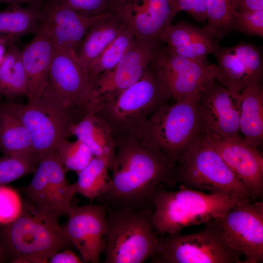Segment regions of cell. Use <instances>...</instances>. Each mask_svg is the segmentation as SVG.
I'll return each instance as SVG.
<instances>
[{"instance_id": "obj_30", "label": "cell", "mask_w": 263, "mask_h": 263, "mask_svg": "<svg viewBox=\"0 0 263 263\" xmlns=\"http://www.w3.org/2000/svg\"><path fill=\"white\" fill-rule=\"evenodd\" d=\"M134 38L133 30L129 24L88 67L89 72L95 80L98 75L111 70L117 64Z\"/></svg>"}, {"instance_id": "obj_22", "label": "cell", "mask_w": 263, "mask_h": 263, "mask_svg": "<svg viewBox=\"0 0 263 263\" xmlns=\"http://www.w3.org/2000/svg\"><path fill=\"white\" fill-rule=\"evenodd\" d=\"M159 41L166 43L180 56L200 61H207V56L213 55L220 46L218 40L204 27L185 21L171 24L161 35Z\"/></svg>"}, {"instance_id": "obj_42", "label": "cell", "mask_w": 263, "mask_h": 263, "mask_svg": "<svg viewBox=\"0 0 263 263\" xmlns=\"http://www.w3.org/2000/svg\"><path fill=\"white\" fill-rule=\"evenodd\" d=\"M138 0H111V4L114 11H116L123 8L126 5L132 3Z\"/></svg>"}, {"instance_id": "obj_36", "label": "cell", "mask_w": 263, "mask_h": 263, "mask_svg": "<svg viewBox=\"0 0 263 263\" xmlns=\"http://www.w3.org/2000/svg\"><path fill=\"white\" fill-rule=\"evenodd\" d=\"M57 3L80 14L95 16L114 11L111 0H56Z\"/></svg>"}, {"instance_id": "obj_28", "label": "cell", "mask_w": 263, "mask_h": 263, "mask_svg": "<svg viewBox=\"0 0 263 263\" xmlns=\"http://www.w3.org/2000/svg\"><path fill=\"white\" fill-rule=\"evenodd\" d=\"M27 88L21 50L13 44L8 47L0 66V95L9 98L26 95Z\"/></svg>"}, {"instance_id": "obj_21", "label": "cell", "mask_w": 263, "mask_h": 263, "mask_svg": "<svg viewBox=\"0 0 263 263\" xmlns=\"http://www.w3.org/2000/svg\"><path fill=\"white\" fill-rule=\"evenodd\" d=\"M118 10L129 19L135 38L156 42L175 16L171 0H138Z\"/></svg>"}, {"instance_id": "obj_38", "label": "cell", "mask_w": 263, "mask_h": 263, "mask_svg": "<svg viewBox=\"0 0 263 263\" xmlns=\"http://www.w3.org/2000/svg\"><path fill=\"white\" fill-rule=\"evenodd\" d=\"M49 263H81L82 261L74 252L69 250H65L54 254L49 259Z\"/></svg>"}, {"instance_id": "obj_11", "label": "cell", "mask_w": 263, "mask_h": 263, "mask_svg": "<svg viewBox=\"0 0 263 263\" xmlns=\"http://www.w3.org/2000/svg\"><path fill=\"white\" fill-rule=\"evenodd\" d=\"M213 222L226 244L244 256L242 263L263 262V201L242 199Z\"/></svg>"}, {"instance_id": "obj_34", "label": "cell", "mask_w": 263, "mask_h": 263, "mask_svg": "<svg viewBox=\"0 0 263 263\" xmlns=\"http://www.w3.org/2000/svg\"><path fill=\"white\" fill-rule=\"evenodd\" d=\"M23 208L19 194L12 188L0 185V224L7 225L15 221Z\"/></svg>"}, {"instance_id": "obj_12", "label": "cell", "mask_w": 263, "mask_h": 263, "mask_svg": "<svg viewBox=\"0 0 263 263\" xmlns=\"http://www.w3.org/2000/svg\"><path fill=\"white\" fill-rule=\"evenodd\" d=\"M150 66L173 102L203 90L216 78L215 64L182 56L167 46L157 47Z\"/></svg>"}, {"instance_id": "obj_15", "label": "cell", "mask_w": 263, "mask_h": 263, "mask_svg": "<svg viewBox=\"0 0 263 263\" xmlns=\"http://www.w3.org/2000/svg\"><path fill=\"white\" fill-rule=\"evenodd\" d=\"M159 45V42L143 40L135 37L130 47L117 64L96 77L95 86L101 106L141 78Z\"/></svg>"}, {"instance_id": "obj_8", "label": "cell", "mask_w": 263, "mask_h": 263, "mask_svg": "<svg viewBox=\"0 0 263 263\" xmlns=\"http://www.w3.org/2000/svg\"><path fill=\"white\" fill-rule=\"evenodd\" d=\"M200 91L159 107L140 131L175 165L200 135L197 102Z\"/></svg>"}, {"instance_id": "obj_32", "label": "cell", "mask_w": 263, "mask_h": 263, "mask_svg": "<svg viewBox=\"0 0 263 263\" xmlns=\"http://www.w3.org/2000/svg\"><path fill=\"white\" fill-rule=\"evenodd\" d=\"M55 152L65 170L76 173L84 168L94 157L89 148L77 139L73 142L67 139H62Z\"/></svg>"}, {"instance_id": "obj_18", "label": "cell", "mask_w": 263, "mask_h": 263, "mask_svg": "<svg viewBox=\"0 0 263 263\" xmlns=\"http://www.w3.org/2000/svg\"><path fill=\"white\" fill-rule=\"evenodd\" d=\"M207 137L229 169L248 189L251 198L262 196L263 158L257 148L247 144L241 137L222 139Z\"/></svg>"}, {"instance_id": "obj_37", "label": "cell", "mask_w": 263, "mask_h": 263, "mask_svg": "<svg viewBox=\"0 0 263 263\" xmlns=\"http://www.w3.org/2000/svg\"><path fill=\"white\" fill-rule=\"evenodd\" d=\"M173 13L185 11L197 22L206 20L207 0H171Z\"/></svg>"}, {"instance_id": "obj_2", "label": "cell", "mask_w": 263, "mask_h": 263, "mask_svg": "<svg viewBox=\"0 0 263 263\" xmlns=\"http://www.w3.org/2000/svg\"><path fill=\"white\" fill-rule=\"evenodd\" d=\"M30 103L53 113L71 128L101 106L94 78L75 51L62 48H55L43 93Z\"/></svg>"}, {"instance_id": "obj_44", "label": "cell", "mask_w": 263, "mask_h": 263, "mask_svg": "<svg viewBox=\"0 0 263 263\" xmlns=\"http://www.w3.org/2000/svg\"></svg>"}, {"instance_id": "obj_31", "label": "cell", "mask_w": 263, "mask_h": 263, "mask_svg": "<svg viewBox=\"0 0 263 263\" xmlns=\"http://www.w3.org/2000/svg\"><path fill=\"white\" fill-rule=\"evenodd\" d=\"M235 9L232 0H207L204 28L218 41L227 34L237 31Z\"/></svg>"}, {"instance_id": "obj_35", "label": "cell", "mask_w": 263, "mask_h": 263, "mask_svg": "<svg viewBox=\"0 0 263 263\" xmlns=\"http://www.w3.org/2000/svg\"><path fill=\"white\" fill-rule=\"evenodd\" d=\"M237 31L250 36L263 37V10H235Z\"/></svg>"}, {"instance_id": "obj_43", "label": "cell", "mask_w": 263, "mask_h": 263, "mask_svg": "<svg viewBox=\"0 0 263 263\" xmlns=\"http://www.w3.org/2000/svg\"><path fill=\"white\" fill-rule=\"evenodd\" d=\"M6 255V253L5 249L2 244L0 243V263H1L5 260Z\"/></svg>"}, {"instance_id": "obj_7", "label": "cell", "mask_w": 263, "mask_h": 263, "mask_svg": "<svg viewBox=\"0 0 263 263\" xmlns=\"http://www.w3.org/2000/svg\"><path fill=\"white\" fill-rule=\"evenodd\" d=\"M169 98L150 65L141 78L103 104L96 113L113 138L139 132L151 115Z\"/></svg>"}, {"instance_id": "obj_9", "label": "cell", "mask_w": 263, "mask_h": 263, "mask_svg": "<svg viewBox=\"0 0 263 263\" xmlns=\"http://www.w3.org/2000/svg\"><path fill=\"white\" fill-rule=\"evenodd\" d=\"M198 232H179L159 238L155 252L150 258L157 263H242V255L231 249L220 235L213 220L205 223Z\"/></svg>"}, {"instance_id": "obj_20", "label": "cell", "mask_w": 263, "mask_h": 263, "mask_svg": "<svg viewBox=\"0 0 263 263\" xmlns=\"http://www.w3.org/2000/svg\"><path fill=\"white\" fill-rule=\"evenodd\" d=\"M55 48L43 23L34 38L21 51L26 74L28 102H33L43 93Z\"/></svg>"}, {"instance_id": "obj_40", "label": "cell", "mask_w": 263, "mask_h": 263, "mask_svg": "<svg viewBox=\"0 0 263 263\" xmlns=\"http://www.w3.org/2000/svg\"><path fill=\"white\" fill-rule=\"evenodd\" d=\"M15 42L16 41L12 38L0 35V66L4 58L8 47L15 44Z\"/></svg>"}, {"instance_id": "obj_10", "label": "cell", "mask_w": 263, "mask_h": 263, "mask_svg": "<svg viewBox=\"0 0 263 263\" xmlns=\"http://www.w3.org/2000/svg\"><path fill=\"white\" fill-rule=\"evenodd\" d=\"M24 192L25 207L58 221L61 216L69 215L77 189L75 183L67 182L65 169L54 151L40 161Z\"/></svg>"}, {"instance_id": "obj_26", "label": "cell", "mask_w": 263, "mask_h": 263, "mask_svg": "<svg viewBox=\"0 0 263 263\" xmlns=\"http://www.w3.org/2000/svg\"><path fill=\"white\" fill-rule=\"evenodd\" d=\"M43 5L22 7L13 3L0 11V35L16 41L24 35L35 34L43 22Z\"/></svg>"}, {"instance_id": "obj_29", "label": "cell", "mask_w": 263, "mask_h": 263, "mask_svg": "<svg viewBox=\"0 0 263 263\" xmlns=\"http://www.w3.org/2000/svg\"><path fill=\"white\" fill-rule=\"evenodd\" d=\"M111 163L108 159L94 157L77 173L78 178L75 183L77 193L89 199L105 195L111 186L112 179L109 174Z\"/></svg>"}, {"instance_id": "obj_24", "label": "cell", "mask_w": 263, "mask_h": 263, "mask_svg": "<svg viewBox=\"0 0 263 263\" xmlns=\"http://www.w3.org/2000/svg\"><path fill=\"white\" fill-rule=\"evenodd\" d=\"M239 130L247 144L257 148L263 140V87L252 83L240 93Z\"/></svg>"}, {"instance_id": "obj_14", "label": "cell", "mask_w": 263, "mask_h": 263, "mask_svg": "<svg viewBox=\"0 0 263 263\" xmlns=\"http://www.w3.org/2000/svg\"><path fill=\"white\" fill-rule=\"evenodd\" d=\"M107 205L71 206L64 230L82 263H98L106 249Z\"/></svg>"}, {"instance_id": "obj_6", "label": "cell", "mask_w": 263, "mask_h": 263, "mask_svg": "<svg viewBox=\"0 0 263 263\" xmlns=\"http://www.w3.org/2000/svg\"><path fill=\"white\" fill-rule=\"evenodd\" d=\"M173 183L239 199L251 198L248 189L226 165L207 137L202 134L175 165Z\"/></svg>"}, {"instance_id": "obj_16", "label": "cell", "mask_w": 263, "mask_h": 263, "mask_svg": "<svg viewBox=\"0 0 263 263\" xmlns=\"http://www.w3.org/2000/svg\"><path fill=\"white\" fill-rule=\"evenodd\" d=\"M216 58V80L236 92L252 83L262 82L263 59L261 50L249 42L219 47L213 54Z\"/></svg>"}, {"instance_id": "obj_39", "label": "cell", "mask_w": 263, "mask_h": 263, "mask_svg": "<svg viewBox=\"0 0 263 263\" xmlns=\"http://www.w3.org/2000/svg\"><path fill=\"white\" fill-rule=\"evenodd\" d=\"M236 10H263V0H232Z\"/></svg>"}, {"instance_id": "obj_5", "label": "cell", "mask_w": 263, "mask_h": 263, "mask_svg": "<svg viewBox=\"0 0 263 263\" xmlns=\"http://www.w3.org/2000/svg\"><path fill=\"white\" fill-rule=\"evenodd\" d=\"M58 222L23 205L20 216L2 231V245L12 262L47 263L56 253L73 245Z\"/></svg>"}, {"instance_id": "obj_27", "label": "cell", "mask_w": 263, "mask_h": 263, "mask_svg": "<svg viewBox=\"0 0 263 263\" xmlns=\"http://www.w3.org/2000/svg\"><path fill=\"white\" fill-rule=\"evenodd\" d=\"M0 149L2 152L4 154L34 155L28 132L18 116L4 104H0Z\"/></svg>"}, {"instance_id": "obj_4", "label": "cell", "mask_w": 263, "mask_h": 263, "mask_svg": "<svg viewBox=\"0 0 263 263\" xmlns=\"http://www.w3.org/2000/svg\"><path fill=\"white\" fill-rule=\"evenodd\" d=\"M150 207H107L105 263H143L156 251L159 238Z\"/></svg>"}, {"instance_id": "obj_23", "label": "cell", "mask_w": 263, "mask_h": 263, "mask_svg": "<svg viewBox=\"0 0 263 263\" xmlns=\"http://www.w3.org/2000/svg\"><path fill=\"white\" fill-rule=\"evenodd\" d=\"M129 24L121 11L110 12L94 23L86 34L76 53L80 64L88 70L90 64Z\"/></svg>"}, {"instance_id": "obj_25", "label": "cell", "mask_w": 263, "mask_h": 263, "mask_svg": "<svg viewBox=\"0 0 263 263\" xmlns=\"http://www.w3.org/2000/svg\"><path fill=\"white\" fill-rule=\"evenodd\" d=\"M71 135L84 143L95 157L106 158L112 162L115 152V144L111 130L96 113L90 114L71 129Z\"/></svg>"}, {"instance_id": "obj_33", "label": "cell", "mask_w": 263, "mask_h": 263, "mask_svg": "<svg viewBox=\"0 0 263 263\" xmlns=\"http://www.w3.org/2000/svg\"><path fill=\"white\" fill-rule=\"evenodd\" d=\"M39 163L33 154H4L0 158V185L35 172Z\"/></svg>"}, {"instance_id": "obj_1", "label": "cell", "mask_w": 263, "mask_h": 263, "mask_svg": "<svg viewBox=\"0 0 263 263\" xmlns=\"http://www.w3.org/2000/svg\"><path fill=\"white\" fill-rule=\"evenodd\" d=\"M114 140L111 186L102 196L106 204L113 209L150 207L158 188L174 184L175 165L141 132Z\"/></svg>"}, {"instance_id": "obj_19", "label": "cell", "mask_w": 263, "mask_h": 263, "mask_svg": "<svg viewBox=\"0 0 263 263\" xmlns=\"http://www.w3.org/2000/svg\"><path fill=\"white\" fill-rule=\"evenodd\" d=\"M42 8L43 23L55 48L69 49L76 53L88 30L110 13L88 16L61 6L56 0H48Z\"/></svg>"}, {"instance_id": "obj_13", "label": "cell", "mask_w": 263, "mask_h": 263, "mask_svg": "<svg viewBox=\"0 0 263 263\" xmlns=\"http://www.w3.org/2000/svg\"><path fill=\"white\" fill-rule=\"evenodd\" d=\"M240 93L214 81L199 92L197 112L200 134L230 139L239 138Z\"/></svg>"}, {"instance_id": "obj_17", "label": "cell", "mask_w": 263, "mask_h": 263, "mask_svg": "<svg viewBox=\"0 0 263 263\" xmlns=\"http://www.w3.org/2000/svg\"><path fill=\"white\" fill-rule=\"evenodd\" d=\"M26 128L29 135L34 155L40 162L55 150L63 139L71 134V129L56 116L39 105L5 104Z\"/></svg>"}, {"instance_id": "obj_41", "label": "cell", "mask_w": 263, "mask_h": 263, "mask_svg": "<svg viewBox=\"0 0 263 263\" xmlns=\"http://www.w3.org/2000/svg\"><path fill=\"white\" fill-rule=\"evenodd\" d=\"M48 0H0L13 3H26L28 5H42Z\"/></svg>"}, {"instance_id": "obj_3", "label": "cell", "mask_w": 263, "mask_h": 263, "mask_svg": "<svg viewBox=\"0 0 263 263\" xmlns=\"http://www.w3.org/2000/svg\"><path fill=\"white\" fill-rule=\"evenodd\" d=\"M181 186L178 190L169 191L159 187L154 193L151 222L157 233L163 236L205 224L224 215L242 200Z\"/></svg>"}]
</instances>
